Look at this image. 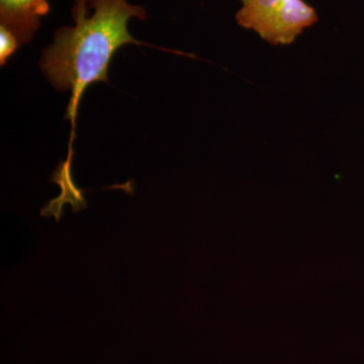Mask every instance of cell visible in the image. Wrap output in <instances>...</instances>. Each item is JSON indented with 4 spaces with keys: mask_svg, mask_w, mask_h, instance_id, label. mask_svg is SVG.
Listing matches in <instances>:
<instances>
[{
    "mask_svg": "<svg viewBox=\"0 0 364 364\" xmlns=\"http://www.w3.org/2000/svg\"><path fill=\"white\" fill-rule=\"evenodd\" d=\"M73 26H62L45 48L41 70L56 90L69 91L67 116L74 121L88 86L107 82L112 57L126 45H141L131 35L129 23L144 21L145 7L128 0H74Z\"/></svg>",
    "mask_w": 364,
    "mask_h": 364,
    "instance_id": "cell-1",
    "label": "cell"
},
{
    "mask_svg": "<svg viewBox=\"0 0 364 364\" xmlns=\"http://www.w3.org/2000/svg\"><path fill=\"white\" fill-rule=\"evenodd\" d=\"M236 21L273 46L293 44L318 23V14L305 0H240Z\"/></svg>",
    "mask_w": 364,
    "mask_h": 364,
    "instance_id": "cell-2",
    "label": "cell"
},
{
    "mask_svg": "<svg viewBox=\"0 0 364 364\" xmlns=\"http://www.w3.org/2000/svg\"><path fill=\"white\" fill-rule=\"evenodd\" d=\"M49 11L48 0H0V26L11 31L21 47L33 40Z\"/></svg>",
    "mask_w": 364,
    "mask_h": 364,
    "instance_id": "cell-3",
    "label": "cell"
},
{
    "mask_svg": "<svg viewBox=\"0 0 364 364\" xmlns=\"http://www.w3.org/2000/svg\"><path fill=\"white\" fill-rule=\"evenodd\" d=\"M21 48L20 43L11 31L4 26H0V64L4 66L7 60Z\"/></svg>",
    "mask_w": 364,
    "mask_h": 364,
    "instance_id": "cell-4",
    "label": "cell"
}]
</instances>
